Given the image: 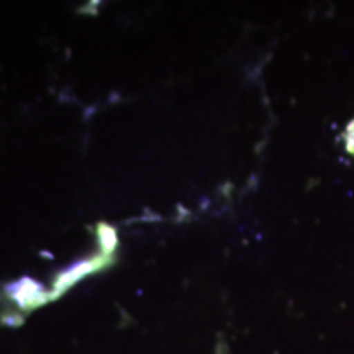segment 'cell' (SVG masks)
Returning a JSON list of instances; mask_svg holds the SVG:
<instances>
[{
	"instance_id": "cell-1",
	"label": "cell",
	"mask_w": 354,
	"mask_h": 354,
	"mask_svg": "<svg viewBox=\"0 0 354 354\" xmlns=\"http://www.w3.org/2000/svg\"><path fill=\"white\" fill-rule=\"evenodd\" d=\"M346 145H348V149L351 153H354V122L351 125L348 127V131H346Z\"/></svg>"
}]
</instances>
